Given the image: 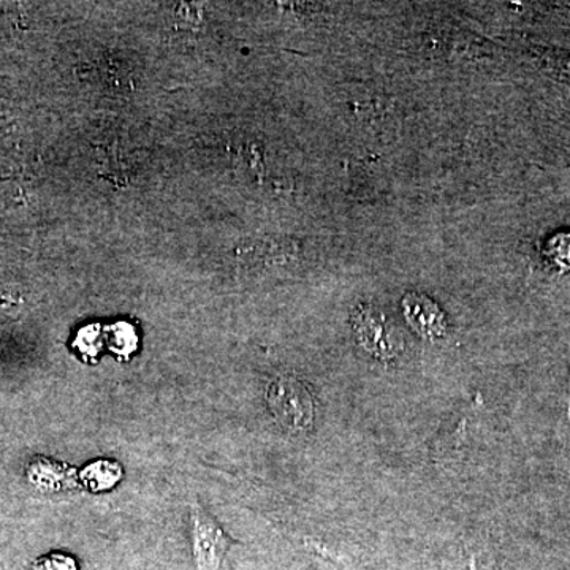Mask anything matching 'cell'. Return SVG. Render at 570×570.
<instances>
[{
	"mask_svg": "<svg viewBox=\"0 0 570 570\" xmlns=\"http://www.w3.org/2000/svg\"><path fill=\"white\" fill-rule=\"evenodd\" d=\"M33 570H78V564L69 554L50 553L33 562Z\"/></svg>",
	"mask_w": 570,
	"mask_h": 570,
	"instance_id": "5",
	"label": "cell"
},
{
	"mask_svg": "<svg viewBox=\"0 0 570 570\" xmlns=\"http://www.w3.org/2000/svg\"><path fill=\"white\" fill-rule=\"evenodd\" d=\"M550 254L562 268H570V235H561L551 239Z\"/></svg>",
	"mask_w": 570,
	"mask_h": 570,
	"instance_id": "6",
	"label": "cell"
},
{
	"mask_svg": "<svg viewBox=\"0 0 570 570\" xmlns=\"http://www.w3.org/2000/svg\"><path fill=\"white\" fill-rule=\"evenodd\" d=\"M234 540L204 509H193V557L195 570H219Z\"/></svg>",
	"mask_w": 570,
	"mask_h": 570,
	"instance_id": "2",
	"label": "cell"
},
{
	"mask_svg": "<svg viewBox=\"0 0 570 570\" xmlns=\"http://www.w3.org/2000/svg\"><path fill=\"white\" fill-rule=\"evenodd\" d=\"M404 317L412 330L423 337H441L448 332V318L434 299L422 294H407L403 298Z\"/></svg>",
	"mask_w": 570,
	"mask_h": 570,
	"instance_id": "4",
	"label": "cell"
},
{
	"mask_svg": "<svg viewBox=\"0 0 570 570\" xmlns=\"http://www.w3.org/2000/svg\"><path fill=\"white\" fill-rule=\"evenodd\" d=\"M354 332L362 346L377 358H395L401 351V340L395 326L374 307L365 306L356 311Z\"/></svg>",
	"mask_w": 570,
	"mask_h": 570,
	"instance_id": "3",
	"label": "cell"
},
{
	"mask_svg": "<svg viewBox=\"0 0 570 570\" xmlns=\"http://www.w3.org/2000/svg\"><path fill=\"white\" fill-rule=\"evenodd\" d=\"M266 404L276 422L288 433H306L316 417L313 393L296 377L275 379L266 389Z\"/></svg>",
	"mask_w": 570,
	"mask_h": 570,
	"instance_id": "1",
	"label": "cell"
}]
</instances>
